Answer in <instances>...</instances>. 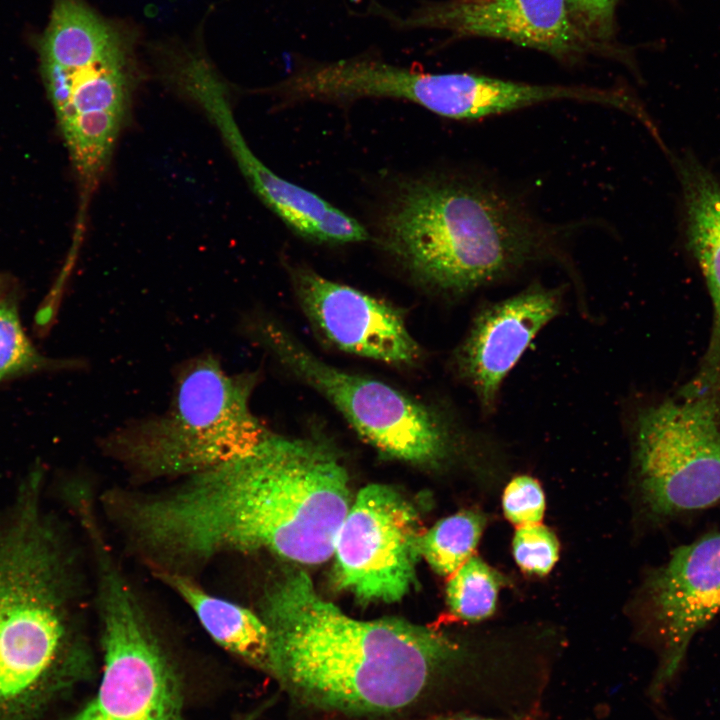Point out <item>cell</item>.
Instances as JSON below:
<instances>
[{
	"label": "cell",
	"instance_id": "obj_5",
	"mask_svg": "<svg viewBox=\"0 0 720 720\" xmlns=\"http://www.w3.org/2000/svg\"><path fill=\"white\" fill-rule=\"evenodd\" d=\"M257 381V372L228 373L211 354L185 361L166 410L110 432L104 454L142 483L178 480L242 456L270 433L250 408Z\"/></svg>",
	"mask_w": 720,
	"mask_h": 720
},
{
	"label": "cell",
	"instance_id": "obj_15",
	"mask_svg": "<svg viewBox=\"0 0 720 720\" xmlns=\"http://www.w3.org/2000/svg\"><path fill=\"white\" fill-rule=\"evenodd\" d=\"M674 160L687 248L702 271L713 305L712 331L701 367L680 393L698 396L711 392L720 380V181L690 154Z\"/></svg>",
	"mask_w": 720,
	"mask_h": 720
},
{
	"label": "cell",
	"instance_id": "obj_16",
	"mask_svg": "<svg viewBox=\"0 0 720 720\" xmlns=\"http://www.w3.org/2000/svg\"><path fill=\"white\" fill-rule=\"evenodd\" d=\"M152 575L183 600L220 647L270 675L269 636L260 614L209 593L194 577L170 572Z\"/></svg>",
	"mask_w": 720,
	"mask_h": 720
},
{
	"label": "cell",
	"instance_id": "obj_26",
	"mask_svg": "<svg viewBox=\"0 0 720 720\" xmlns=\"http://www.w3.org/2000/svg\"><path fill=\"white\" fill-rule=\"evenodd\" d=\"M1 295H2V286L0 284V300L3 299V297Z\"/></svg>",
	"mask_w": 720,
	"mask_h": 720
},
{
	"label": "cell",
	"instance_id": "obj_1",
	"mask_svg": "<svg viewBox=\"0 0 720 720\" xmlns=\"http://www.w3.org/2000/svg\"><path fill=\"white\" fill-rule=\"evenodd\" d=\"M350 505L347 471L332 448L270 432L248 453L167 488H114L106 512L152 573L193 577L229 554L325 562Z\"/></svg>",
	"mask_w": 720,
	"mask_h": 720
},
{
	"label": "cell",
	"instance_id": "obj_7",
	"mask_svg": "<svg viewBox=\"0 0 720 720\" xmlns=\"http://www.w3.org/2000/svg\"><path fill=\"white\" fill-rule=\"evenodd\" d=\"M246 329L285 368L334 405L364 440L385 455L433 465L449 454L448 423L431 408L384 382L327 364L272 320L249 322Z\"/></svg>",
	"mask_w": 720,
	"mask_h": 720
},
{
	"label": "cell",
	"instance_id": "obj_21",
	"mask_svg": "<svg viewBox=\"0 0 720 720\" xmlns=\"http://www.w3.org/2000/svg\"><path fill=\"white\" fill-rule=\"evenodd\" d=\"M512 547L516 563L528 573L545 575L558 560L557 538L550 529L540 523L519 526L515 531Z\"/></svg>",
	"mask_w": 720,
	"mask_h": 720
},
{
	"label": "cell",
	"instance_id": "obj_19",
	"mask_svg": "<svg viewBox=\"0 0 720 720\" xmlns=\"http://www.w3.org/2000/svg\"><path fill=\"white\" fill-rule=\"evenodd\" d=\"M502 584L496 570L471 556L451 574L446 589L448 606L461 619L483 620L494 612Z\"/></svg>",
	"mask_w": 720,
	"mask_h": 720
},
{
	"label": "cell",
	"instance_id": "obj_6",
	"mask_svg": "<svg viewBox=\"0 0 720 720\" xmlns=\"http://www.w3.org/2000/svg\"><path fill=\"white\" fill-rule=\"evenodd\" d=\"M103 671L70 720H184L179 674L152 615L107 543L91 552Z\"/></svg>",
	"mask_w": 720,
	"mask_h": 720
},
{
	"label": "cell",
	"instance_id": "obj_13",
	"mask_svg": "<svg viewBox=\"0 0 720 720\" xmlns=\"http://www.w3.org/2000/svg\"><path fill=\"white\" fill-rule=\"evenodd\" d=\"M562 306L561 289L534 283L513 296L484 304L475 314L456 352V365L484 414L495 412L503 381Z\"/></svg>",
	"mask_w": 720,
	"mask_h": 720
},
{
	"label": "cell",
	"instance_id": "obj_20",
	"mask_svg": "<svg viewBox=\"0 0 720 720\" xmlns=\"http://www.w3.org/2000/svg\"><path fill=\"white\" fill-rule=\"evenodd\" d=\"M79 365L75 360L43 356L26 335L16 303L10 298L0 300V382L36 371Z\"/></svg>",
	"mask_w": 720,
	"mask_h": 720
},
{
	"label": "cell",
	"instance_id": "obj_9",
	"mask_svg": "<svg viewBox=\"0 0 720 720\" xmlns=\"http://www.w3.org/2000/svg\"><path fill=\"white\" fill-rule=\"evenodd\" d=\"M336 535V584L359 600L394 602L416 583L423 536L415 508L381 484L361 489Z\"/></svg>",
	"mask_w": 720,
	"mask_h": 720
},
{
	"label": "cell",
	"instance_id": "obj_17",
	"mask_svg": "<svg viewBox=\"0 0 720 720\" xmlns=\"http://www.w3.org/2000/svg\"><path fill=\"white\" fill-rule=\"evenodd\" d=\"M129 39L81 0H56L40 39L42 64L70 67L94 60Z\"/></svg>",
	"mask_w": 720,
	"mask_h": 720
},
{
	"label": "cell",
	"instance_id": "obj_25",
	"mask_svg": "<svg viewBox=\"0 0 720 720\" xmlns=\"http://www.w3.org/2000/svg\"><path fill=\"white\" fill-rule=\"evenodd\" d=\"M266 704L267 703H264V705H262L261 707L256 708L253 711L242 715L238 720H256L258 718V716L261 714V712L263 711V709H265Z\"/></svg>",
	"mask_w": 720,
	"mask_h": 720
},
{
	"label": "cell",
	"instance_id": "obj_12",
	"mask_svg": "<svg viewBox=\"0 0 720 720\" xmlns=\"http://www.w3.org/2000/svg\"><path fill=\"white\" fill-rule=\"evenodd\" d=\"M291 279L305 315L340 350L397 366L419 360L399 309L305 267L293 268Z\"/></svg>",
	"mask_w": 720,
	"mask_h": 720
},
{
	"label": "cell",
	"instance_id": "obj_8",
	"mask_svg": "<svg viewBox=\"0 0 720 720\" xmlns=\"http://www.w3.org/2000/svg\"><path fill=\"white\" fill-rule=\"evenodd\" d=\"M634 431L641 492L653 513L672 516L720 501L719 407L710 392L645 408Z\"/></svg>",
	"mask_w": 720,
	"mask_h": 720
},
{
	"label": "cell",
	"instance_id": "obj_2",
	"mask_svg": "<svg viewBox=\"0 0 720 720\" xmlns=\"http://www.w3.org/2000/svg\"><path fill=\"white\" fill-rule=\"evenodd\" d=\"M270 676L297 703L351 717H382L422 702L454 664L459 646L399 618L358 620L325 600L303 571L261 600Z\"/></svg>",
	"mask_w": 720,
	"mask_h": 720
},
{
	"label": "cell",
	"instance_id": "obj_10",
	"mask_svg": "<svg viewBox=\"0 0 720 720\" xmlns=\"http://www.w3.org/2000/svg\"><path fill=\"white\" fill-rule=\"evenodd\" d=\"M402 29H438L489 37L577 60L604 47L572 19L566 0H446L426 2L395 22Z\"/></svg>",
	"mask_w": 720,
	"mask_h": 720
},
{
	"label": "cell",
	"instance_id": "obj_3",
	"mask_svg": "<svg viewBox=\"0 0 720 720\" xmlns=\"http://www.w3.org/2000/svg\"><path fill=\"white\" fill-rule=\"evenodd\" d=\"M33 470L0 513V720H41L92 667L73 546Z\"/></svg>",
	"mask_w": 720,
	"mask_h": 720
},
{
	"label": "cell",
	"instance_id": "obj_4",
	"mask_svg": "<svg viewBox=\"0 0 720 720\" xmlns=\"http://www.w3.org/2000/svg\"><path fill=\"white\" fill-rule=\"evenodd\" d=\"M569 228L541 221L492 184L439 176L401 183L378 224L382 247L415 279L454 295L562 260Z\"/></svg>",
	"mask_w": 720,
	"mask_h": 720
},
{
	"label": "cell",
	"instance_id": "obj_11",
	"mask_svg": "<svg viewBox=\"0 0 720 720\" xmlns=\"http://www.w3.org/2000/svg\"><path fill=\"white\" fill-rule=\"evenodd\" d=\"M647 594L662 646L656 691L677 674L695 635L720 614V533L676 548L650 576Z\"/></svg>",
	"mask_w": 720,
	"mask_h": 720
},
{
	"label": "cell",
	"instance_id": "obj_14",
	"mask_svg": "<svg viewBox=\"0 0 720 720\" xmlns=\"http://www.w3.org/2000/svg\"><path fill=\"white\" fill-rule=\"evenodd\" d=\"M191 99L215 125L254 192L293 231L306 239L329 244L367 240L368 233L357 220L315 193L281 178L254 155L234 119L220 80L200 83L192 91Z\"/></svg>",
	"mask_w": 720,
	"mask_h": 720
},
{
	"label": "cell",
	"instance_id": "obj_24",
	"mask_svg": "<svg viewBox=\"0 0 720 720\" xmlns=\"http://www.w3.org/2000/svg\"><path fill=\"white\" fill-rule=\"evenodd\" d=\"M415 720H492V719H487V718H482V717H474V716H437V717L415 719Z\"/></svg>",
	"mask_w": 720,
	"mask_h": 720
},
{
	"label": "cell",
	"instance_id": "obj_22",
	"mask_svg": "<svg viewBox=\"0 0 720 720\" xmlns=\"http://www.w3.org/2000/svg\"><path fill=\"white\" fill-rule=\"evenodd\" d=\"M505 516L515 525L540 523L545 510V497L539 483L530 476H517L503 494Z\"/></svg>",
	"mask_w": 720,
	"mask_h": 720
},
{
	"label": "cell",
	"instance_id": "obj_18",
	"mask_svg": "<svg viewBox=\"0 0 720 720\" xmlns=\"http://www.w3.org/2000/svg\"><path fill=\"white\" fill-rule=\"evenodd\" d=\"M486 518L462 511L437 522L421 539V555L441 575L453 574L475 550Z\"/></svg>",
	"mask_w": 720,
	"mask_h": 720
},
{
	"label": "cell",
	"instance_id": "obj_23",
	"mask_svg": "<svg viewBox=\"0 0 720 720\" xmlns=\"http://www.w3.org/2000/svg\"><path fill=\"white\" fill-rule=\"evenodd\" d=\"M619 0H566L569 13L593 42L607 48L605 43L614 33L615 10Z\"/></svg>",
	"mask_w": 720,
	"mask_h": 720
}]
</instances>
